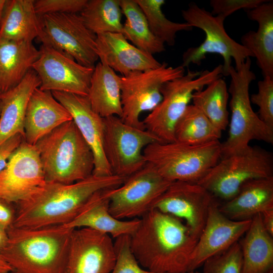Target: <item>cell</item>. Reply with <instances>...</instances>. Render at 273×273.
Instances as JSON below:
<instances>
[{
    "label": "cell",
    "mask_w": 273,
    "mask_h": 273,
    "mask_svg": "<svg viewBox=\"0 0 273 273\" xmlns=\"http://www.w3.org/2000/svg\"><path fill=\"white\" fill-rule=\"evenodd\" d=\"M140 219L129 243L140 265L155 272H188L198 239L185 223L153 209Z\"/></svg>",
    "instance_id": "1"
},
{
    "label": "cell",
    "mask_w": 273,
    "mask_h": 273,
    "mask_svg": "<svg viewBox=\"0 0 273 273\" xmlns=\"http://www.w3.org/2000/svg\"><path fill=\"white\" fill-rule=\"evenodd\" d=\"M126 177L116 175L90 176L65 185L46 183L24 200L15 204L13 226L39 228L64 225L79 213L97 192L120 186Z\"/></svg>",
    "instance_id": "2"
},
{
    "label": "cell",
    "mask_w": 273,
    "mask_h": 273,
    "mask_svg": "<svg viewBox=\"0 0 273 273\" xmlns=\"http://www.w3.org/2000/svg\"><path fill=\"white\" fill-rule=\"evenodd\" d=\"M73 230L64 225H12L1 254L11 267L10 273H64Z\"/></svg>",
    "instance_id": "3"
},
{
    "label": "cell",
    "mask_w": 273,
    "mask_h": 273,
    "mask_svg": "<svg viewBox=\"0 0 273 273\" xmlns=\"http://www.w3.org/2000/svg\"><path fill=\"white\" fill-rule=\"evenodd\" d=\"M35 146L46 183L69 185L93 175V153L73 120L54 129Z\"/></svg>",
    "instance_id": "4"
},
{
    "label": "cell",
    "mask_w": 273,
    "mask_h": 273,
    "mask_svg": "<svg viewBox=\"0 0 273 273\" xmlns=\"http://www.w3.org/2000/svg\"><path fill=\"white\" fill-rule=\"evenodd\" d=\"M251 67L249 57L238 69L232 65L229 70L231 118L228 137L221 143V158L244 150L252 140L273 144V128L260 119L251 105L249 86L256 79Z\"/></svg>",
    "instance_id": "5"
},
{
    "label": "cell",
    "mask_w": 273,
    "mask_h": 273,
    "mask_svg": "<svg viewBox=\"0 0 273 273\" xmlns=\"http://www.w3.org/2000/svg\"><path fill=\"white\" fill-rule=\"evenodd\" d=\"M143 154L146 163L166 179L197 183L221 159V143L219 140L197 145L156 142L147 146Z\"/></svg>",
    "instance_id": "6"
},
{
    "label": "cell",
    "mask_w": 273,
    "mask_h": 273,
    "mask_svg": "<svg viewBox=\"0 0 273 273\" xmlns=\"http://www.w3.org/2000/svg\"><path fill=\"white\" fill-rule=\"evenodd\" d=\"M222 76V65L213 70H188L182 76L167 81L162 87V99L142 121L145 128L162 143L175 141V124L192 101L193 94Z\"/></svg>",
    "instance_id": "7"
},
{
    "label": "cell",
    "mask_w": 273,
    "mask_h": 273,
    "mask_svg": "<svg viewBox=\"0 0 273 273\" xmlns=\"http://www.w3.org/2000/svg\"><path fill=\"white\" fill-rule=\"evenodd\" d=\"M273 156L257 146L221 158L197 184L217 199L233 198L247 181L273 176Z\"/></svg>",
    "instance_id": "8"
},
{
    "label": "cell",
    "mask_w": 273,
    "mask_h": 273,
    "mask_svg": "<svg viewBox=\"0 0 273 273\" xmlns=\"http://www.w3.org/2000/svg\"><path fill=\"white\" fill-rule=\"evenodd\" d=\"M185 22L193 27L198 28L205 34L204 40L197 47L188 48L183 54L181 66L188 67L191 64L200 65L208 54H217L223 59L222 76H229L232 60L235 69L239 68L247 58L253 57L247 48L232 39L224 27L225 19L214 16L195 3L181 11Z\"/></svg>",
    "instance_id": "9"
},
{
    "label": "cell",
    "mask_w": 273,
    "mask_h": 273,
    "mask_svg": "<svg viewBox=\"0 0 273 273\" xmlns=\"http://www.w3.org/2000/svg\"><path fill=\"white\" fill-rule=\"evenodd\" d=\"M185 71V68L181 65L173 67L163 62L156 68L121 76V119L131 126L145 129L140 119V114L153 110L162 99L161 88L163 84L182 76Z\"/></svg>",
    "instance_id": "10"
},
{
    "label": "cell",
    "mask_w": 273,
    "mask_h": 273,
    "mask_svg": "<svg viewBox=\"0 0 273 273\" xmlns=\"http://www.w3.org/2000/svg\"><path fill=\"white\" fill-rule=\"evenodd\" d=\"M42 44L73 58L77 63L94 68L98 59L97 35L84 24L79 14L54 13L39 16Z\"/></svg>",
    "instance_id": "11"
},
{
    "label": "cell",
    "mask_w": 273,
    "mask_h": 273,
    "mask_svg": "<svg viewBox=\"0 0 273 273\" xmlns=\"http://www.w3.org/2000/svg\"><path fill=\"white\" fill-rule=\"evenodd\" d=\"M104 151L113 174L127 177L143 168V152L149 145L162 143L146 129L124 123L116 116L104 118Z\"/></svg>",
    "instance_id": "12"
},
{
    "label": "cell",
    "mask_w": 273,
    "mask_h": 273,
    "mask_svg": "<svg viewBox=\"0 0 273 273\" xmlns=\"http://www.w3.org/2000/svg\"><path fill=\"white\" fill-rule=\"evenodd\" d=\"M171 183L152 165L146 163L127 177L120 186L108 190L109 211L113 217L121 220L141 217Z\"/></svg>",
    "instance_id": "13"
},
{
    "label": "cell",
    "mask_w": 273,
    "mask_h": 273,
    "mask_svg": "<svg viewBox=\"0 0 273 273\" xmlns=\"http://www.w3.org/2000/svg\"><path fill=\"white\" fill-rule=\"evenodd\" d=\"M39 51L32 69L40 79L39 89L87 96L94 68L47 46L42 44Z\"/></svg>",
    "instance_id": "14"
},
{
    "label": "cell",
    "mask_w": 273,
    "mask_h": 273,
    "mask_svg": "<svg viewBox=\"0 0 273 273\" xmlns=\"http://www.w3.org/2000/svg\"><path fill=\"white\" fill-rule=\"evenodd\" d=\"M217 201L212 194L197 183L175 181L154 202L151 209L182 220L198 239L209 209Z\"/></svg>",
    "instance_id": "15"
},
{
    "label": "cell",
    "mask_w": 273,
    "mask_h": 273,
    "mask_svg": "<svg viewBox=\"0 0 273 273\" xmlns=\"http://www.w3.org/2000/svg\"><path fill=\"white\" fill-rule=\"evenodd\" d=\"M46 183L38 151L24 141L0 172V199L15 204Z\"/></svg>",
    "instance_id": "16"
},
{
    "label": "cell",
    "mask_w": 273,
    "mask_h": 273,
    "mask_svg": "<svg viewBox=\"0 0 273 273\" xmlns=\"http://www.w3.org/2000/svg\"><path fill=\"white\" fill-rule=\"evenodd\" d=\"M115 259L110 236L89 228L75 229L64 273H110Z\"/></svg>",
    "instance_id": "17"
},
{
    "label": "cell",
    "mask_w": 273,
    "mask_h": 273,
    "mask_svg": "<svg viewBox=\"0 0 273 273\" xmlns=\"http://www.w3.org/2000/svg\"><path fill=\"white\" fill-rule=\"evenodd\" d=\"M218 202L210 207L204 228L191 256L189 271H194L209 258L231 247L249 229L251 219L233 220L219 209Z\"/></svg>",
    "instance_id": "18"
},
{
    "label": "cell",
    "mask_w": 273,
    "mask_h": 273,
    "mask_svg": "<svg viewBox=\"0 0 273 273\" xmlns=\"http://www.w3.org/2000/svg\"><path fill=\"white\" fill-rule=\"evenodd\" d=\"M54 98L70 113L72 120L94 155L93 174L113 175L104 151V118L92 109L87 96L61 92H51Z\"/></svg>",
    "instance_id": "19"
},
{
    "label": "cell",
    "mask_w": 273,
    "mask_h": 273,
    "mask_svg": "<svg viewBox=\"0 0 273 273\" xmlns=\"http://www.w3.org/2000/svg\"><path fill=\"white\" fill-rule=\"evenodd\" d=\"M96 49L100 62L122 76L156 68L161 65L153 55L129 42L121 33L97 35Z\"/></svg>",
    "instance_id": "20"
},
{
    "label": "cell",
    "mask_w": 273,
    "mask_h": 273,
    "mask_svg": "<svg viewBox=\"0 0 273 273\" xmlns=\"http://www.w3.org/2000/svg\"><path fill=\"white\" fill-rule=\"evenodd\" d=\"M72 120L68 111L50 91L36 88L26 108L24 129V141L35 145L42 138L63 123Z\"/></svg>",
    "instance_id": "21"
},
{
    "label": "cell",
    "mask_w": 273,
    "mask_h": 273,
    "mask_svg": "<svg viewBox=\"0 0 273 273\" xmlns=\"http://www.w3.org/2000/svg\"><path fill=\"white\" fill-rule=\"evenodd\" d=\"M108 189L95 193L76 216L64 225L72 229L89 228L115 239L132 234L138 228L140 219L123 220L113 217L109 211Z\"/></svg>",
    "instance_id": "22"
},
{
    "label": "cell",
    "mask_w": 273,
    "mask_h": 273,
    "mask_svg": "<svg viewBox=\"0 0 273 273\" xmlns=\"http://www.w3.org/2000/svg\"><path fill=\"white\" fill-rule=\"evenodd\" d=\"M40 84L36 73L31 69L15 87L2 93L0 109V146L17 133L24 138V123L29 99Z\"/></svg>",
    "instance_id": "23"
},
{
    "label": "cell",
    "mask_w": 273,
    "mask_h": 273,
    "mask_svg": "<svg viewBox=\"0 0 273 273\" xmlns=\"http://www.w3.org/2000/svg\"><path fill=\"white\" fill-rule=\"evenodd\" d=\"M245 11L250 20L257 22L258 28L243 35L241 44L256 59L263 77L273 78V2L267 1Z\"/></svg>",
    "instance_id": "24"
},
{
    "label": "cell",
    "mask_w": 273,
    "mask_h": 273,
    "mask_svg": "<svg viewBox=\"0 0 273 273\" xmlns=\"http://www.w3.org/2000/svg\"><path fill=\"white\" fill-rule=\"evenodd\" d=\"M220 211L237 221L250 220L255 215L273 209V176L250 180L237 194L223 204Z\"/></svg>",
    "instance_id": "25"
},
{
    "label": "cell",
    "mask_w": 273,
    "mask_h": 273,
    "mask_svg": "<svg viewBox=\"0 0 273 273\" xmlns=\"http://www.w3.org/2000/svg\"><path fill=\"white\" fill-rule=\"evenodd\" d=\"M121 76L100 62L94 69L87 95L93 110L103 118L120 117Z\"/></svg>",
    "instance_id": "26"
},
{
    "label": "cell",
    "mask_w": 273,
    "mask_h": 273,
    "mask_svg": "<svg viewBox=\"0 0 273 273\" xmlns=\"http://www.w3.org/2000/svg\"><path fill=\"white\" fill-rule=\"evenodd\" d=\"M239 242L242 255V273H267L273 268V239L264 229L261 214L251 219Z\"/></svg>",
    "instance_id": "27"
},
{
    "label": "cell",
    "mask_w": 273,
    "mask_h": 273,
    "mask_svg": "<svg viewBox=\"0 0 273 273\" xmlns=\"http://www.w3.org/2000/svg\"><path fill=\"white\" fill-rule=\"evenodd\" d=\"M39 55L32 42L0 39V90L3 93L17 85Z\"/></svg>",
    "instance_id": "28"
},
{
    "label": "cell",
    "mask_w": 273,
    "mask_h": 273,
    "mask_svg": "<svg viewBox=\"0 0 273 273\" xmlns=\"http://www.w3.org/2000/svg\"><path fill=\"white\" fill-rule=\"evenodd\" d=\"M33 0H6L0 25V39L32 42L40 31Z\"/></svg>",
    "instance_id": "29"
},
{
    "label": "cell",
    "mask_w": 273,
    "mask_h": 273,
    "mask_svg": "<svg viewBox=\"0 0 273 273\" xmlns=\"http://www.w3.org/2000/svg\"><path fill=\"white\" fill-rule=\"evenodd\" d=\"M125 18L122 34L138 49L151 55L165 51L164 43L152 32L146 18L135 0H120Z\"/></svg>",
    "instance_id": "30"
},
{
    "label": "cell",
    "mask_w": 273,
    "mask_h": 273,
    "mask_svg": "<svg viewBox=\"0 0 273 273\" xmlns=\"http://www.w3.org/2000/svg\"><path fill=\"white\" fill-rule=\"evenodd\" d=\"M221 133L222 131L193 104L188 106L174 130L175 141L192 145L219 140Z\"/></svg>",
    "instance_id": "31"
},
{
    "label": "cell",
    "mask_w": 273,
    "mask_h": 273,
    "mask_svg": "<svg viewBox=\"0 0 273 273\" xmlns=\"http://www.w3.org/2000/svg\"><path fill=\"white\" fill-rule=\"evenodd\" d=\"M206 86L205 89L193 94V105L222 131L229 124L228 103L229 93L226 82L220 77Z\"/></svg>",
    "instance_id": "32"
},
{
    "label": "cell",
    "mask_w": 273,
    "mask_h": 273,
    "mask_svg": "<svg viewBox=\"0 0 273 273\" xmlns=\"http://www.w3.org/2000/svg\"><path fill=\"white\" fill-rule=\"evenodd\" d=\"M122 11L120 0H90L79 13L86 27L96 35L121 33Z\"/></svg>",
    "instance_id": "33"
},
{
    "label": "cell",
    "mask_w": 273,
    "mask_h": 273,
    "mask_svg": "<svg viewBox=\"0 0 273 273\" xmlns=\"http://www.w3.org/2000/svg\"><path fill=\"white\" fill-rule=\"evenodd\" d=\"M144 14L153 34L164 43L173 46L176 34L181 31H191L193 27L186 22L168 20L162 10L164 0H135Z\"/></svg>",
    "instance_id": "34"
},
{
    "label": "cell",
    "mask_w": 273,
    "mask_h": 273,
    "mask_svg": "<svg viewBox=\"0 0 273 273\" xmlns=\"http://www.w3.org/2000/svg\"><path fill=\"white\" fill-rule=\"evenodd\" d=\"M203 265V273H242V255L239 242Z\"/></svg>",
    "instance_id": "35"
},
{
    "label": "cell",
    "mask_w": 273,
    "mask_h": 273,
    "mask_svg": "<svg viewBox=\"0 0 273 273\" xmlns=\"http://www.w3.org/2000/svg\"><path fill=\"white\" fill-rule=\"evenodd\" d=\"M114 245L116 259L110 273H163L151 271L140 265L131 250L129 235L116 238Z\"/></svg>",
    "instance_id": "36"
},
{
    "label": "cell",
    "mask_w": 273,
    "mask_h": 273,
    "mask_svg": "<svg viewBox=\"0 0 273 273\" xmlns=\"http://www.w3.org/2000/svg\"><path fill=\"white\" fill-rule=\"evenodd\" d=\"M251 103L259 108L258 116L273 128V78L265 77L258 82V92L250 97Z\"/></svg>",
    "instance_id": "37"
},
{
    "label": "cell",
    "mask_w": 273,
    "mask_h": 273,
    "mask_svg": "<svg viewBox=\"0 0 273 273\" xmlns=\"http://www.w3.org/2000/svg\"><path fill=\"white\" fill-rule=\"evenodd\" d=\"M88 0H37L34 9L38 16L54 13H80Z\"/></svg>",
    "instance_id": "38"
},
{
    "label": "cell",
    "mask_w": 273,
    "mask_h": 273,
    "mask_svg": "<svg viewBox=\"0 0 273 273\" xmlns=\"http://www.w3.org/2000/svg\"><path fill=\"white\" fill-rule=\"evenodd\" d=\"M267 0H211L210 5L213 15L225 18L235 12L252 9Z\"/></svg>",
    "instance_id": "39"
},
{
    "label": "cell",
    "mask_w": 273,
    "mask_h": 273,
    "mask_svg": "<svg viewBox=\"0 0 273 273\" xmlns=\"http://www.w3.org/2000/svg\"><path fill=\"white\" fill-rule=\"evenodd\" d=\"M24 141L23 135L20 133H17L0 146V172L6 167L12 154Z\"/></svg>",
    "instance_id": "40"
},
{
    "label": "cell",
    "mask_w": 273,
    "mask_h": 273,
    "mask_svg": "<svg viewBox=\"0 0 273 273\" xmlns=\"http://www.w3.org/2000/svg\"><path fill=\"white\" fill-rule=\"evenodd\" d=\"M13 204L0 199V226L6 230L14 221L16 210Z\"/></svg>",
    "instance_id": "41"
},
{
    "label": "cell",
    "mask_w": 273,
    "mask_h": 273,
    "mask_svg": "<svg viewBox=\"0 0 273 273\" xmlns=\"http://www.w3.org/2000/svg\"><path fill=\"white\" fill-rule=\"evenodd\" d=\"M260 214L264 229L273 236V209L265 211Z\"/></svg>",
    "instance_id": "42"
},
{
    "label": "cell",
    "mask_w": 273,
    "mask_h": 273,
    "mask_svg": "<svg viewBox=\"0 0 273 273\" xmlns=\"http://www.w3.org/2000/svg\"><path fill=\"white\" fill-rule=\"evenodd\" d=\"M8 241L7 231L0 226V254L6 247Z\"/></svg>",
    "instance_id": "43"
},
{
    "label": "cell",
    "mask_w": 273,
    "mask_h": 273,
    "mask_svg": "<svg viewBox=\"0 0 273 273\" xmlns=\"http://www.w3.org/2000/svg\"><path fill=\"white\" fill-rule=\"evenodd\" d=\"M12 268L0 254V273H10Z\"/></svg>",
    "instance_id": "44"
},
{
    "label": "cell",
    "mask_w": 273,
    "mask_h": 273,
    "mask_svg": "<svg viewBox=\"0 0 273 273\" xmlns=\"http://www.w3.org/2000/svg\"><path fill=\"white\" fill-rule=\"evenodd\" d=\"M6 0H0V25Z\"/></svg>",
    "instance_id": "45"
},
{
    "label": "cell",
    "mask_w": 273,
    "mask_h": 273,
    "mask_svg": "<svg viewBox=\"0 0 273 273\" xmlns=\"http://www.w3.org/2000/svg\"><path fill=\"white\" fill-rule=\"evenodd\" d=\"M186 273H201V272L194 270V271H189Z\"/></svg>",
    "instance_id": "46"
},
{
    "label": "cell",
    "mask_w": 273,
    "mask_h": 273,
    "mask_svg": "<svg viewBox=\"0 0 273 273\" xmlns=\"http://www.w3.org/2000/svg\"><path fill=\"white\" fill-rule=\"evenodd\" d=\"M2 93H3L0 90V109H1V96H2Z\"/></svg>",
    "instance_id": "47"
},
{
    "label": "cell",
    "mask_w": 273,
    "mask_h": 273,
    "mask_svg": "<svg viewBox=\"0 0 273 273\" xmlns=\"http://www.w3.org/2000/svg\"><path fill=\"white\" fill-rule=\"evenodd\" d=\"M267 273H273V271H272V270H271V271H269V272H267Z\"/></svg>",
    "instance_id": "48"
}]
</instances>
